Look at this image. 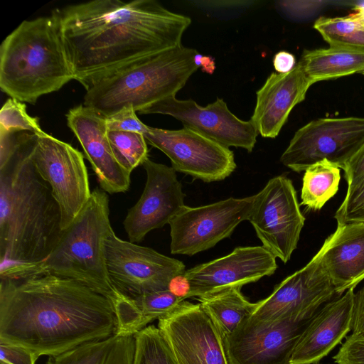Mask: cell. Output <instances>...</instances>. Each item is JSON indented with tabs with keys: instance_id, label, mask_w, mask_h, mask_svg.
Returning <instances> with one entry per match:
<instances>
[{
	"instance_id": "cell-1",
	"label": "cell",
	"mask_w": 364,
	"mask_h": 364,
	"mask_svg": "<svg viewBox=\"0 0 364 364\" xmlns=\"http://www.w3.org/2000/svg\"><path fill=\"white\" fill-rule=\"evenodd\" d=\"M112 301L50 274L0 279V342L56 355L117 333Z\"/></svg>"
},
{
	"instance_id": "cell-2",
	"label": "cell",
	"mask_w": 364,
	"mask_h": 364,
	"mask_svg": "<svg viewBox=\"0 0 364 364\" xmlns=\"http://www.w3.org/2000/svg\"><path fill=\"white\" fill-rule=\"evenodd\" d=\"M80 83L135 59L181 46L191 23L155 0H93L52 12Z\"/></svg>"
},
{
	"instance_id": "cell-3",
	"label": "cell",
	"mask_w": 364,
	"mask_h": 364,
	"mask_svg": "<svg viewBox=\"0 0 364 364\" xmlns=\"http://www.w3.org/2000/svg\"><path fill=\"white\" fill-rule=\"evenodd\" d=\"M36 139L0 131V272L42 262L63 231L59 205L32 160Z\"/></svg>"
},
{
	"instance_id": "cell-4",
	"label": "cell",
	"mask_w": 364,
	"mask_h": 364,
	"mask_svg": "<svg viewBox=\"0 0 364 364\" xmlns=\"http://www.w3.org/2000/svg\"><path fill=\"white\" fill-rule=\"evenodd\" d=\"M203 59L196 50L182 45L135 59L82 82L84 105L105 117L127 105L140 112L176 97Z\"/></svg>"
},
{
	"instance_id": "cell-5",
	"label": "cell",
	"mask_w": 364,
	"mask_h": 364,
	"mask_svg": "<svg viewBox=\"0 0 364 364\" xmlns=\"http://www.w3.org/2000/svg\"><path fill=\"white\" fill-rule=\"evenodd\" d=\"M72 80L75 76L53 13L23 21L3 41L0 88L11 98L34 104Z\"/></svg>"
},
{
	"instance_id": "cell-6",
	"label": "cell",
	"mask_w": 364,
	"mask_h": 364,
	"mask_svg": "<svg viewBox=\"0 0 364 364\" xmlns=\"http://www.w3.org/2000/svg\"><path fill=\"white\" fill-rule=\"evenodd\" d=\"M112 230L108 196L95 188L84 208L62 231L48 257L41 263L13 269L6 278L50 274L82 284L113 303L120 294L109 277L105 249Z\"/></svg>"
},
{
	"instance_id": "cell-7",
	"label": "cell",
	"mask_w": 364,
	"mask_h": 364,
	"mask_svg": "<svg viewBox=\"0 0 364 364\" xmlns=\"http://www.w3.org/2000/svg\"><path fill=\"white\" fill-rule=\"evenodd\" d=\"M32 160L59 205L63 230L91 197L84 156L70 144L43 132L36 134Z\"/></svg>"
},
{
	"instance_id": "cell-8",
	"label": "cell",
	"mask_w": 364,
	"mask_h": 364,
	"mask_svg": "<svg viewBox=\"0 0 364 364\" xmlns=\"http://www.w3.org/2000/svg\"><path fill=\"white\" fill-rule=\"evenodd\" d=\"M105 249L111 283L120 294L129 299L166 290L174 277L186 272L181 261L122 240L114 230L107 237Z\"/></svg>"
},
{
	"instance_id": "cell-9",
	"label": "cell",
	"mask_w": 364,
	"mask_h": 364,
	"mask_svg": "<svg viewBox=\"0 0 364 364\" xmlns=\"http://www.w3.org/2000/svg\"><path fill=\"white\" fill-rule=\"evenodd\" d=\"M364 144V117L319 118L299 129L281 162L301 173L323 159L342 168Z\"/></svg>"
},
{
	"instance_id": "cell-10",
	"label": "cell",
	"mask_w": 364,
	"mask_h": 364,
	"mask_svg": "<svg viewBox=\"0 0 364 364\" xmlns=\"http://www.w3.org/2000/svg\"><path fill=\"white\" fill-rule=\"evenodd\" d=\"M248 220L262 246L287 263L297 247L305 222L291 180L284 175L269 180L256 194Z\"/></svg>"
},
{
	"instance_id": "cell-11",
	"label": "cell",
	"mask_w": 364,
	"mask_h": 364,
	"mask_svg": "<svg viewBox=\"0 0 364 364\" xmlns=\"http://www.w3.org/2000/svg\"><path fill=\"white\" fill-rule=\"evenodd\" d=\"M255 199L256 194L199 207L186 205L168 224L171 252L192 256L214 247L249 220Z\"/></svg>"
},
{
	"instance_id": "cell-12",
	"label": "cell",
	"mask_w": 364,
	"mask_h": 364,
	"mask_svg": "<svg viewBox=\"0 0 364 364\" xmlns=\"http://www.w3.org/2000/svg\"><path fill=\"white\" fill-rule=\"evenodd\" d=\"M314 314L272 321L247 317L223 339L229 364H290L294 350Z\"/></svg>"
},
{
	"instance_id": "cell-13",
	"label": "cell",
	"mask_w": 364,
	"mask_h": 364,
	"mask_svg": "<svg viewBox=\"0 0 364 364\" xmlns=\"http://www.w3.org/2000/svg\"><path fill=\"white\" fill-rule=\"evenodd\" d=\"M146 142L164 152L178 172L204 182L222 181L235 171L234 154L225 147L186 127L169 130L149 127Z\"/></svg>"
},
{
	"instance_id": "cell-14",
	"label": "cell",
	"mask_w": 364,
	"mask_h": 364,
	"mask_svg": "<svg viewBox=\"0 0 364 364\" xmlns=\"http://www.w3.org/2000/svg\"><path fill=\"white\" fill-rule=\"evenodd\" d=\"M140 114H161L172 116L184 127L225 146L239 147L251 152L256 144L258 132L251 119L237 117L220 98L205 107L193 100H178L171 97L153 104Z\"/></svg>"
},
{
	"instance_id": "cell-15",
	"label": "cell",
	"mask_w": 364,
	"mask_h": 364,
	"mask_svg": "<svg viewBox=\"0 0 364 364\" xmlns=\"http://www.w3.org/2000/svg\"><path fill=\"white\" fill-rule=\"evenodd\" d=\"M338 296L316 253L304 267L275 286L268 297L257 301L250 317L272 321L291 316H310Z\"/></svg>"
},
{
	"instance_id": "cell-16",
	"label": "cell",
	"mask_w": 364,
	"mask_h": 364,
	"mask_svg": "<svg viewBox=\"0 0 364 364\" xmlns=\"http://www.w3.org/2000/svg\"><path fill=\"white\" fill-rule=\"evenodd\" d=\"M158 328L177 364H229L223 340L200 304L186 300L159 319Z\"/></svg>"
},
{
	"instance_id": "cell-17",
	"label": "cell",
	"mask_w": 364,
	"mask_h": 364,
	"mask_svg": "<svg viewBox=\"0 0 364 364\" xmlns=\"http://www.w3.org/2000/svg\"><path fill=\"white\" fill-rule=\"evenodd\" d=\"M142 166L146 173L144 191L123 222L128 238L134 243L151 230L169 224L186 206V194L172 167L149 158Z\"/></svg>"
},
{
	"instance_id": "cell-18",
	"label": "cell",
	"mask_w": 364,
	"mask_h": 364,
	"mask_svg": "<svg viewBox=\"0 0 364 364\" xmlns=\"http://www.w3.org/2000/svg\"><path fill=\"white\" fill-rule=\"evenodd\" d=\"M276 257L262 246L238 247L230 254L186 270L188 298L202 297L273 274Z\"/></svg>"
},
{
	"instance_id": "cell-19",
	"label": "cell",
	"mask_w": 364,
	"mask_h": 364,
	"mask_svg": "<svg viewBox=\"0 0 364 364\" xmlns=\"http://www.w3.org/2000/svg\"><path fill=\"white\" fill-rule=\"evenodd\" d=\"M68 127L80 143L102 190L109 193L125 192L131 173L116 160L112 152L105 117L80 105L66 114Z\"/></svg>"
},
{
	"instance_id": "cell-20",
	"label": "cell",
	"mask_w": 364,
	"mask_h": 364,
	"mask_svg": "<svg viewBox=\"0 0 364 364\" xmlns=\"http://www.w3.org/2000/svg\"><path fill=\"white\" fill-rule=\"evenodd\" d=\"M354 289L324 304L301 334L290 364H316L351 331Z\"/></svg>"
},
{
	"instance_id": "cell-21",
	"label": "cell",
	"mask_w": 364,
	"mask_h": 364,
	"mask_svg": "<svg viewBox=\"0 0 364 364\" xmlns=\"http://www.w3.org/2000/svg\"><path fill=\"white\" fill-rule=\"evenodd\" d=\"M313 84L299 62L287 73L270 74L257 91L256 106L250 119L258 133L264 138L277 136L292 109L304 101Z\"/></svg>"
},
{
	"instance_id": "cell-22",
	"label": "cell",
	"mask_w": 364,
	"mask_h": 364,
	"mask_svg": "<svg viewBox=\"0 0 364 364\" xmlns=\"http://www.w3.org/2000/svg\"><path fill=\"white\" fill-rule=\"evenodd\" d=\"M317 253L338 296L355 289L364 279V222L337 224Z\"/></svg>"
},
{
	"instance_id": "cell-23",
	"label": "cell",
	"mask_w": 364,
	"mask_h": 364,
	"mask_svg": "<svg viewBox=\"0 0 364 364\" xmlns=\"http://www.w3.org/2000/svg\"><path fill=\"white\" fill-rule=\"evenodd\" d=\"M185 301L168 289L144 294L133 299L123 295L113 302L117 334H135L156 319L174 312Z\"/></svg>"
},
{
	"instance_id": "cell-24",
	"label": "cell",
	"mask_w": 364,
	"mask_h": 364,
	"mask_svg": "<svg viewBox=\"0 0 364 364\" xmlns=\"http://www.w3.org/2000/svg\"><path fill=\"white\" fill-rule=\"evenodd\" d=\"M134 334H115L48 356L46 364H133Z\"/></svg>"
},
{
	"instance_id": "cell-25",
	"label": "cell",
	"mask_w": 364,
	"mask_h": 364,
	"mask_svg": "<svg viewBox=\"0 0 364 364\" xmlns=\"http://www.w3.org/2000/svg\"><path fill=\"white\" fill-rule=\"evenodd\" d=\"M314 83L364 70V52L342 48L304 50L299 61Z\"/></svg>"
},
{
	"instance_id": "cell-26",
	"label": "cell",
	"mask_w": 364,
	"mask_h": 364,
	"mask_svg": "<svg viewBox=\"0 0 364 364\" xmlns=\"http://www.w3.org/2000/svg\"><path fill=\"white\" fill-rule=\"evenodd\" d=\"M202 309L210 317L223 340L232 333L257 306L241 293V288H230L198 298Z\"/></svg>"
},
{
	"instance_id": "cell-27",
	"label": "cell",
	"mask_w": 364,
	"mask_h": 364,
	"mask_svg": "<svg viewBox=\"0 0 364 364\" xmlns=\"http://www.w3.org/2000/svg\"><path fill=\"white\" fill-rule=\"evenodd\" d=\"M341 168L323 159L308 167L302 178L301 205L309 210H319L338 190Z\"/></svg>"
},
{
	"instance_id": "cell-28",
	"label": "cell",
	"mask_w": 364,
	"mask_h": 364,
	"mask_svg": "<svg viewBox=\"0 0 364 364\" xmlns=\"http://www.w3.org/2000/svg\"><path fill=\"white\" fill-rule=\"evenodd\" d=\"M314 28L331 48L364 52V18L355 12L343 17H319Z\"/></svg>"
},
{
	"instance_id": "cell-29",
	"label": "cell",
	"mask_w": 364,
	"mask_h": 364,
	"mask_svg": "<svg viewBox=\"0 0 364 364\" xmlns=\"http://www.w3.org/2000/svg\"><path fill=\"white\" fill-rule=\"evenodd\" d=\"M136 348L133 364H177L160 329L147 326L134 334Z\"/></svg>"
},
{
	"instance_id": "cell-30",
	"label": "cell",
	"mask_w": 364,
	"mask_h": 364,
	"mask_svg": "<svg viewBox=\"0 0 364 364\" xmlns=\"http://www.w3.org/2000/svg\"><path fill=\"white\" fill-rule=\"evenodd\" d=\"M108 139L117 162L132 171L149 158L146 139L142 134L108 131Z\"/></svg>"
},
{
	"instance_id": "cell-31",
	"label": "cell",
	"mask_w": 364,
	"mask_h": 364,
	"mask_svg": "<svg viewBox=\"0 0 364 364\" xmlns=\"http://www.w3.org/2000/svg\"><path fill=\"white\" fill-rule=\"evenodd\" d=\"M0 130L4 132H27L40 134L38 119L26 112V105L14 98H9L0 111Z\"/></svg>"
},
{
	"instance_id": "cell-32",
	"label": "cell",
	"mask_w": 364,
	"mask_h": 364,
	"mask_svg": "<svg viewBox=\"0 0 364 364\" xmlns=\"http://www.w3.org/2000/svg\"><path fill=\"white\" fill-rule=\"evenodd\" d=\"M354 1L311 0L280 1V7L290 18L297 21H306L318 16L321 11L331 6H352Z\"/></svg>"
},
{
	"instance_id": "cell-33",
	"label": "cell",
	"mask_w": 364,
	"mask_h": 364,
	"mask_svg": "<svg viewBox=\"0 0 364 364\" xmlns=\"http://www.w3.org/2000/svg\"><path fill=\"white\" fill-rule=\"evenodd\" d=\"M337 224L358 222L364 218V179L350 189L336 210Z\"/></svg>"
},
{
	"instance_id": "cell-34",
	"label": "cell",
	"mask_w": 364,
	"mask_h": 364,
	"mask_svg": "<svg viewBox=\"0 0 364 364\" xmlns=\"http://www.w3.org/2000/svg\"><path fill=\"white\" fill-rule=\"evenodd\" d=\"M108 131L136 132L144 134L149 126L139 120L136 111L132 105H127L114 114L105 117Z\"/></svg>"
},
{
	"instance_id": "cell-35",
	"label": "cell",
	"mask_w": 364,
	"mask_h": 364,
	"mask_svg": "<svg viewBox=\"0 0 364 364\" xmlns=\"http://www.w3.org/2000/svg\"><path fill=\"white\" fill-rule=\"evenodd\" d=\"M336 364H364V335H349L333 357Z\"/></svg>"
},
{
	"instance_id": "cell-36",
	"label": "cell",
	"mask_w": 364,
	"mask_h": 364,
	"mask_svg": "<svg viewBox=\"0 0 364 364\" xmlns=\"http://www.w3.org/2000/svg\"><path fill=\"white\" fill-rule=\"evenodd\" d=\"M38 358L24 347L0 342L1 364H36Z\"/></svg>"
},
{
	"instance_id": "cell-37",
	"label": "cell",
	"mask_w": 364,
	"mask_h": 364,
	"mask_svg": "<svg viewBox=\"0 0 364 364\" xmlns=\"http://www.w3.org/2000/svg\"><path fill=\"white\" fill-rule=\"evenodd\" d=\"M350 189L364 179V144L341 168Z\"/></svg>"
},
{
	"instance_id": "cell-38",
	"label": "cell",
	"mask_w": 364,
	"mask_h": 364,
	"mask_svg": "<svg viewBox=\"0 0 364 364\" xmlns=\"http://www.w3.org/2000/svg\"><path fill=\"white\" fill-rule=\"evenodd\" d=\"M350 335H364V284L354 293Z\"/></svg>"
},
{
	"instance_id": "cell-39",
	"label": "cell",
	"mask_w": 364,
	"mask_h": 364,
	"mask_svg": "<svg viewBox=\"0 0 364 364\" xmlns=\"http://www.w3.org/2000/svg\"><path fill=\"white\" fill-rule=\"evenodd\" d=\"M294 55L287 51L277 53L273 58V65L278 73H287L296 66Z\"/></svg>"
},
{
	"instance_id": "cell-40",
	"label": "cell",
	"mask_w": 364,
	"mask_h": 364,
	"mask_svg": "<svg viewBox=\"0 0 364 364\" xmlns=\"http://www.w3.org/2000/svg\"><path fill=\"white\" fill-rule=\"evenodd\" d=\"M168 289L183 300L188 299L190 287L184 273L174 277L171 281Z\"/></svg>"
},
{
	"instance_id": "cell-41",
	"label": "cell",
	"mask_w": 364,
	"mask_h": 364,
	"mask_svg": "<svg viewBox=\"0 0 364 364\" xmlns=\"http://www.w3.org/2000/svg\"><path fill=\"white\" fill-rule=\"evenodd\" d=\"M353 9L364 18V1H354Z\"/></svg>"
},
{
	"instance_id": "cell-42",
	"label": "cell",
	"mask_w": 364,
	"mask_h": 364,
	"mask_svg": "<svg viewBox=\"0 0 364 364\" xmlns=\"http://www.w3.org/2000/svg\"><path fill=\"white\" fill-rule=\"evenodd\" d=\"M358 222H364V218H363L362 220H360V221H358Z\"/></svg>"
},
{
	"instance_id": "cell-43",
	"label": "cell",
	"mask_w": 364,
	"mask_h": 364,
	"mask_svg": "<svg viewBox=\"0 0 364 364\" xmlns=\"http://www.w3.org/2000/svg\"><path fill=\"white\" fill-rule=\"evenodd\" d=\"M360 74L364 75V70L360 73Z\"/></svg>"
},
{
	"instance_id": "cell-44",
	"label": "cell",
	"mask_w": 364,
	"mask_h": 364,
	"mask_svg": "<svg viewBox=\"0 0 364 364\" xmlns=\"http://www.w3.org/2000/svg\"><path fill=\"white\" fill-rule=\"evenodd\" d=\"M316 364H320V363H316Z\"/></svg>"
}]
</instances>
